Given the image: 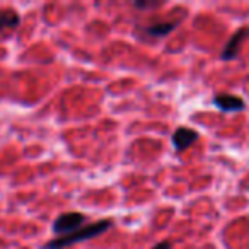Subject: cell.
<instances>
[{"label": "cell", "mask_w": 249, "mask_h": 249, "mask_svg": "<svg viewBox=\"0 0 249 249\" xmlns=\"http://www.w3.org/2000/svg\"><path fill=\"white\" fill-rule=\"evenodd\" d=\"M133 5H135L137 9H154L162 4H160V2H142V0H139V2H133Z\"/></svg>", "instance_id": "obj_8"}, {"label": "cell", "mask_w": 249, "mask_h": 249, "mask_svg": "<svg viewBox=\"0 0 249 249\" xmlns=\"http://www.w3.org/2000/svg\"><path fill=\"white\" fill-rule=\"evenodd\" d=\"M111 227V220H99V222H94L90 225H86V227L79 229V231L72 232L69 235H62V237L55 239V241H50L48 244L45 246L46 249H63L67 246H72L75 242H80V241H87V239H92L96 235L103 234L106 232V229Z\"/></svg>", "instance_id": "obj_1"}, {"label": "cell", "mask_w": 249, "mask_h": 249, "mask_svg": "<svg viewBox=\"0 0 249 249\" xmlns=\"http://www.w3.org/2000/svg\"><path fill=\"white\" fill-rule=\"evenodd\" d=\"M86 222V217L82 213H77V212H70V213H62L53 224V232L55 234L69 235L72 232L79 231L80 227Z\"/></svg>", "instance_id": "obj_2"}, {"label": "cell", "mask_w": 249, "mask_h": 249, "mask_svg": "<svg viewBox=\"0 0 249 249\" xmlns=\"http://www.w3.org/2000/svg\"><path fill=\"white\" fill-rule=\"evenodd\" d=\"M248 35H249V29L248 28H241L239 31H235L234 36H232V38L229 39L227 45H225V48L222 50V60L235 58V56L239 55V48H241L242 41H244V38Z\"/></svg>", "instance_id": "obj_3"}, {"label": "cell", "mask_w": 249, "mask_h": 249, "mask_svg": "<svg viewBox=\"0 0 249 249\" xmlns=\"http://www.w3.org/2000/svg\"><path fill=\"white\" fill-rule=\"evenodd\" d=\"M213 104L220 107L222 111H241L246 106L241 97L232 96V94H218V96H215Z\"/></svg>", "instance_id": "obj_5"}, {"label": "cell", "mask_w": 249, "mask_h": 249, "mask_svg": "<svg viewBox=\"0 0 249 249\" xmlns=\"http://www.w3.org/2000/svg\"><path fill=\"white\" fill-rule=\"evenodd\" d=\"M179 24V21H173V22H154V24L147 26L145 33L149 36H154V38H162V36L169 35L176 29V26Z\"/></svg>", "instance_id": "obj_6"}, {"label": "cell", "mask_w": 249, "mask_h": 249, "mask_svg": "<svg viewBox=\"0 0 249 249\" xmlns=\"http://www.w3.org/2000/svg\"><path fill=\"white\" fill-rule=\"evenodd\" d=\"M21 22V16L14 11L0 12V31L2 29H16Z\"/></svg>", "instance_id": "obj_7"}, {"label": "cell", "mask_w": 249, "mask_h": 249, "mask_svg": "<svg viewBox=\"0 0 249 249\" xmlns=\"http://www.w3.org/2000/svg\"><path fill=\"white\" fill-rule=\"evenodd\" d=\"M154 249H171V242H167V241H162V242H159V244L156 246Z\"/></svg>", "instance_id": "obj_9"}, {"label": "cell", "mask_w": 249, "mask_h": 249, "mask_svg": "<svg viewBox=\"0 0 249 249\" xmlns=\"http://www.w3.org/2000/svg\"><path fill=\"white\" fill-rule=\"evenodd\" d=\"M196 140H198V133L191 128L181 126V128H178L176 132L173 133V143H174V147H176V150H179V152L186 150L188 147L193 142H196Z\"/></svg>", "instance_id": "obj_4"}]
</instances>
